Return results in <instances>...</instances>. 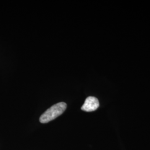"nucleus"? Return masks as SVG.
Segmentation results:
<instances>
[{"mask_svg": "<svg viewBox=\"0 0 150 150\" xmlns=\"http://www.w3.org/2000/svg\"><path fill=\"white\" fill-rule=\"evenodd\" d=\"M100 106L98 99L95 97H87L81 107V110L86 112H91L96 110Z\"/></svg>", "mask_w": 150, "mask_h": 150, "instance_id": "obj_2", "label": "nucleus"}, {"mask_svg": "<svg viewBox=\"0 0 150 150\" xmlns=\"http://www.w3.org/2000/svg\"><path fill=\"white\" fill-rule=\"evenodd\" d=\"M67 108V104L64 102H59L47 109L40 118L41 123H48L57 118L64 112Z\"/></svg>", "mask_w": 150, "mask_h": 150, "instance_id": "obj_1", "label": "nucleus"}]
</instances>
